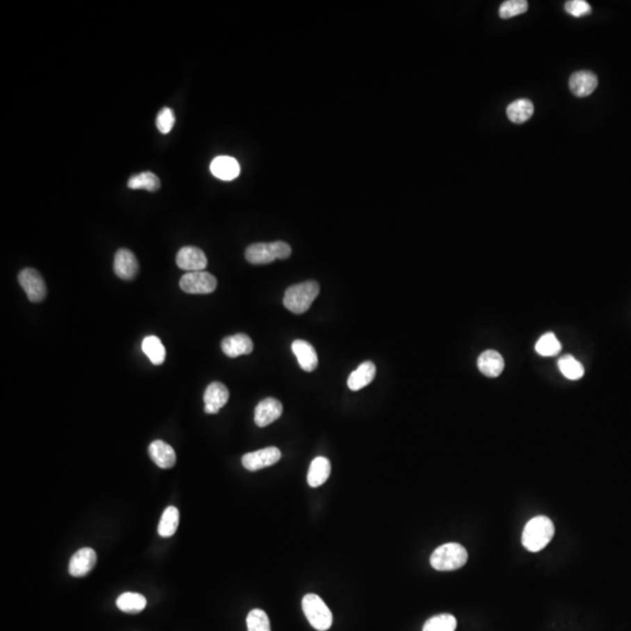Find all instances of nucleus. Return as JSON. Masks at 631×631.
Returning <instances> with one entry per match:
<instances>
[{
	"instance_id": "obj_1",
	"label": "nucleus",
	"mask_w": 631,
	"mask_h": 631,
	"mask_svg": "<svg viewBox=\"0 0 631 631\" xmlns=\"http://www.w3.org/2000/svg\"><path fill=\"white\" fill-rule=\"evenodd\" d=\"M554 524L545 516L531 519L522 531V546L529 552L544 550L554 536Z\"/></svg>"
},
{
	"instance_id": "obj_2",
	"label": "nucleus",
	"mask_w": 631,
	"mask_h": 631,
	"mask_svg": "<svg viewBox=\"0 0 631 631\" xmlns=\"http://www.w3.org/2000/svg\"><path fill=\"white\" fill-rule=\"evenodd\" d=\"M319 294V285L316 281L303 282L299 285H291L287 289L283 304L292 314H304L309 310L311 304L317 298Z\"/></svg>"
},
{
	"instance_id": "obj_3",
	"label": "nucleus",
	"mask_w": 631,
	"mask_h": 631,
	"mask_svg": "<svg viewBox=\"0 0 631 631\" xmlns=\"http://www.w3.org/2000/svg\"><path fill=\"white\" fill-rule=\"evenodd\" d=\"M467 561V550L457 543L442 545L435 550L431 557V567L441 572L460 569Z\"/></svg>"
},
{
	"instance_id": "obj_4",
	"label": "nucleus",
	"mask_w": 631,
	"mask_h": 631,
	"mask_svg": "<svg viewBox=\"0 0 631 631\" xmlns=\"http://www.w3.org/2000/svg\"><path fill=\"white\" fill-rule=\"evenodd\" d=\"M291 255V247L283 241L254 243L246 249V259L252 264H268L275 259H287Z\"/></svg>"
},
{
	"instance_id": "obj_5",
	"label": "nucleus",
	"mask_w": 631,
	"mask_h": 631,
	"mask_svg": "<svg viewBox=\"0 0 631 631\" xmlns=\"http://www.w3.org/2000/svg\"><path fill=\"white\" fill-rule=\"evenodd\" d=\"M302 608L311 627L316 630L326 631L333 625V613L318 595H305L302 600Z\"/></svg>"
},
{
	"instance_id": "obj_6",
	"label": "nucleus",
	"mask_w": 631,
	"mask_h": 631,
	"mask_svg": "<svg viewBox=\"0 0 631 631\" xmlns=\"http://www.w3.org/2000/svg\"><path fill=\"white\" fill-rule=\"evenodd\" d=\"M180 289L192 295H206L214 291L218 285L216 278L207 271H192L184 275L179 282Z\"/></svg>"
},
{
	"instance_id": "obj_7",
	"label": "nucleus",
	"mask_w": 631,
	"mask_h": 631,
	"mask_svg": "<svg viewBox=\"0 0 631 631\" xmlns=\"http://www.w3.org/2000/svg\"><path fill=\"white\" fill-rule=\"evenodd\" d=\"M19 285L32 303H40L47 294L44 278L33 268H25L18 275Z\"/></svg>"
},
{
	"instance_id": "obj_8",
	"label": "nucleus",
	"mask_w": 631,
	"mask_h": 631,
	"mask_svg": "<svg viewBox=\"0 0 631 631\" xmlns=\"http://www.w3.org/2000/svg\"><path fill=\"white\" fill-rule=\"evenodd\" d=\"M281 458V452L276 447H268L257 452L246 454L242 457V465L249 471H257L271 467Z\"/></svg>"
},
{
	"instance_id": "obj_9",
	"label": "nucleus",
	"mask_w": 631,
	"mask_h": 631,
	"mask_svg": "<svg viewBox=\"0 0 631 631\" xmlns=\"http://www.w3.org/2000/svg\"><path fill=\"white\" fill-rule=\"evenodd\" d=\"M177 266L186 271H204L207 266V257L200 248L197 247H183L179 250L175 257Z\"/></svg>"
},
{
	"instance_id": "obj_10",
	"label": "nucleus",
	"mask_w": 631,
	"mask_h": 631,
	"mask_svg": "<svg viewBox=\"0 0 631 631\" xmlns=\"http://www.w3.org/2000/svg\"><path fill=\"white\" fill-rule=\"evenodd\" d=\"M139 264L135 254L127 248L117 250L113 259V271L118 278L130 281L138 274Z\"/></svg>"
},
{
	"instance_id": "obj_11",
	"label": "nucleus",
	"mask_w": 631,
	"mask_h": 631,
	"mask_svg": "<svg viewBox=\"0 0 631 631\" xmlns=\"http://www.w3.org/2000/svg\"><path fill=\"white\" fill-rule=\"evenodd\" d=\"M96 561H97V555L93 548H81L70 559L68 570L72 577H86L95 567Z\"/></svg>"
},
{
	"instance_id": "obj_12",
	"label": "nucleus",
	"mask_w": 631,
	"mask_h": 631,
	"mask_svg": "<svg viewBox=\"0 0 631 631\" xmlns=\"http://www.w3.org/2000/svg\"><path fill=\"white\" fill-rule=\"evenodd\" d=\"M230 399V390L223 383H209L207 388L205 390L204 402L205 412L207 414H216L220 412V409L226 405Z\"/></svg>"
},
{
	"instance_id": "obj_13",
	"label": "nucleus",
	"mask_w": 631,
	"mask_h": 631,
	"mask_svg": "<svg viewBox=\"0 0 631 631\" xmlns=\"http://www.w3.org/2000/svg\"><path fill=\"white\" fill-rule=\"evenodd\" d=\"M598 77L589 70H579L569 77V89L577 97H587L598 88Z\"/></svg>"
},
{
	"instance_id": "obj_14",
	"label": "nucleus",
	"mask_w": 631,
	"mask_h": 631,
	"mask_svg": "<svg viewBox=\"0 0 631 631\" xmlns=\"http://www.w3.org/2000/svg\"><path fill=\"white\" fill-rule=\"evenodd\" d=\"M283 413L281 402L274 398H266L255 408V424L257 427H266L280 419Z\"/></svg>"
},
{
	"instance_id": "obj_15",
	"label": "nucleus",
	"mask_w": 631,
	"mask_h": 631,
	"mask_svg": "<svg viewBox=\"0 0 631 631\" xmlns=\"http://www.w3.org/2000/svg\"><path fill=\"white\" fill-rule=\"evenodd\" d=\"M291 350L298 360L301 369L305 372H312L317 369V352L310 343L305 340H295L291 345Z\"/></svg>"
},
{
	"instance_id": "obj_16",
	"label": "nucleus",
	"mask_w": 631,
	"mask_h": 631,
	"mask_svg": "<svg viewBox=\"0 0 631 631\" xmlns=\"http://www.w3.org/2000/svg\"><path fill=\"white\" fill-rule=\"evenodd\" d=\"M209 168L214 177L221 179V180H226V182H230V180L237 178L241 171L239 161L230 156H219V157L214 158Z\"/></svg>"
},
{
	"instance_id": "obj_17",
	"label": "nucleus",
	"mask_w": 631,
	"mask_h": 631,
	"mask_svg": "<svg viewBox=\"0 0 631 631\" xmlns=\"http://www.w3.org/2000/svg\"><path fill=\"white\" fill-rule=\"evenodd\" d=\"M221 349L227 357L237 358L243 354L252 353L254 345L247 335L237 333L234 336L226 337L221 342Z\"/></svg>"
},
{
	"instance_id": "obj_18",
	"label": "nucleus",
	"mask_w": 631,
	"mask_h": 631,
	"mask_svg": "<svg viewBox=\"0 0 631 631\" xmlns=\"http://www.w3.org/2000/svg\"><path fill=\"white\" fill-rule=\"evenodd\" d=\"M149 455L151 460L161 469H171L175 467V450L166 442L161 440L152 442L149 447Z\"/></svg>"
},
{
	"instance_id": "obj_19",
	"label": "nucleus",
	"mask_w": 631,
	"mask_h": 631,
	"mask_svg": "<svg viewBox=\"0 0 631 631\" xmlns=\"http://www.w3.org/2000/svg\"><path fill=\"white\" fill-rule=\"evenodd\" d=\"M478 369L489 378H497L502 374L505 367V362L500 352L493 350H488L483 352L477 362Z\"/></svg>"
},
{
	"instance_id": "obj_20",
	"label": "nucleus",
	"mask_w": 631,
	"mask_h": 631,
	"mask_svg": "<svg viewBox=\"0 0 631 631\" xmlns=\"http://www.w3.org/2000/svg\"><path fill=\"white\" fill-rule=\"evenodd\" d=\"M376 373V365L372 362H362L356 371L351 373L347 379V386L351 390H362L372 383Z\"/></svg>"
},
{
	"instance_id": "obj_21",
	"label": "nucleus",
	"mask_w": 631,
	"mask_h": 631,
	"mask_svg": "<svg viewBox=\"0 0 631 631\" xmlns=\"http://www.w3.org/2000/svg\"><path fill=\"white\" fill-rule=\"evenodd\" d=\"M331 474V463L326 457H316L307 471V483L311 488H318L328 481Z\"/></svg>"
},
{
	"instance_id": "obj_22",
	"label": "nucleus",
	"mask_w": 631,
	"mask_h": 631,
	"mask_svg": "<svg viewBox=\"0 0 631 631\" xmlns=\"http://www.w3.org/2000/svg\"><path fill=\"white\" fill-rule=\"evenodd\" d=\"M534 113V106L532 101L527 99H519L515 102L511 103L510 106L506 108V115L512 123L516 125H522Z\"/></svg>"
},
{
	"instance_id": "obj_23",
	"label": "nucleus",
	"mask_w": 631,
	"mask_h": 631,
	"mask_svg": "<svg viewBox=\"0 0 631 631\" xmlns=\"http://www.w3.org/2000/svg\"><path fill=\"white\" fill-rule=\"evenodd\" d=\"M117 608L127 614H139L145 609L146 598L138 593H125L117 598Z\"/></svg>"
},
{
	"instance_id": "obj_24",
	"label": "nucleus",
	"mask_w": 631,
	"mask_h": 631,
	"mask_svg": "<svg viewBox=\"0 0 631 631\" xmlns=\"http://www.w3.org/2000/svg\"><path fill=\"white\" fill-rule=\"evenodd\" d=\"M143 352L147 356L154 365H161L165 362L166 351L161 340L156 336H147L143 340Z\"/></svg>"
},
{
	"instance_id": "obj_25",
	"label": "nucleus",
	"mask_w": 631,
	"mask_h": 631,
	"mask_svg": "<svg viewBox=\"0 0 631 631\" xmlns=\"http://www.w3.org/2000/svg\"><path fill=\"white\" fill-rule=\"evenodd\" d=\"M129 189L131 190H145L149 192H156L161 187V180L152 172H142L138 175H132L129 179Z\"/></svg>"
},
{
	"instance_id": "obj_26",
	"label": "nucleus",
	"mask_w": 631,
	"mask_h": 631,
	"mask_svg": "<svg viewBox=\"0 0 631 631\" xmlns=\"http://www.w3.org/2000/svg\"><path fill=\"white\" fill-rule=\"evenodd\" d=\"M179 525V511L177 507L168 506L161 515V522L158 525L159 536L170 538L175 534Z\"/></svg>"
},
{
	"instance_id": "obj_27",
	"label": "nucleus",
	"mask_w": 631,
	"mask_h": 631,
	"mask_svg": "<svg viewBox=\"0 0 631 631\" xmlns=\"http://www.w3.org/2000/svg\"><path fill=\"white\" fill-rule=\"evenodd\" d=\"M456 627L457 621L455 616L450 614H441L429 618L424 623L422 631H455Z\"/></svg>"
},
{
	"instance_id": "obj_28",
	"label": "nucleus",
	"mask_w": 631,
	"mask_h": 631,
	"mask_svg": "<svg viewBox=\"0 0 631 631\" xmlns=\"http://www.w3.org/2000/svg\"><path fill=\"white\" fill-rule=\"evenodd\" d=\"M558 365L562 374H564L567 379L579 380L584 376V366L581 365V362H577L575 358L569 356V354L564 356V357L559 360Z\"/></svg>"
},
{
	"instance_id": "obj_29",
	"label": "nucleus",
	"mask_w": 631,
	"mask_h": 631,
	"mask_svg": "<svg viewBox=\"0 0 631 631\" xmlns=\"http://www.w3.org/2000/svg\"><path fill=\"white\" fill-rule=\"evenodd\" d=\"M536 351L540 356L552 357V356H557L561 351V344L555 337L554 333H545L544 336L541 337L536 344Z\"/></svg>"
},
{
	"instance_id": "obj_30",
	"label": "nucleus",
	"mask_w": 631,
	"mask_h": 631,
	"mask_svg": "<svg viewBox=\"0 0 631 631\" xmlns=\"http://www.w3.org/2000/svg\"><path fill=\"white\" fill-rule=\"evenodd\" d=\"M527 10H529V3L526 0H507L500 5V18L510 19L516 15L525 13Z\"/></svg>"
},
{
	"instance_id": "obj_31",
	"label": "nucleus",
	"mask_w": 631,
	"mask_h": 631,
	"mask_svg": "<svg viewBox=\"0 0 631 631\" xmlns=\"http://www.w3.org/2000/svg\"><path fill=\"white\" fill-rule=\"evenodd\" d=\"M248 631H271L269 617L262 609H253L247 616Z\"/></svg>"
},
{
	"instance_id": "obj_32",
	"label": "nucleus",
	"mask_w": 631,
	"mask_h": 631,
	"mask_svg": "<svg viewBox=\"0 0 631 631\" xmlns=\"http://www.w3.org/2000/svg\"><path fill=\"white\" fill-rule=\"evenodd\" d=\"M175 113L172 111L170 108L165 106L163 109L159 111L158 113L157 120H156V125H157V128L161 134H168L171 131L173 125H175Z\"/></svg>"
},
{
	"instance_id": "obj_33",
	"label": "nucleus",
	"mask_w": 631,
	"mask_h": 631,
	"mask_svg": "<svg viewBox=\"0 0 631 631\" xmlns=\"http://www.w3.org/2000/svg\"><path fill=\"white\" fill-rule=\"evenodd\" d=\"M565 10L568 15L573 17H584L589 15L591 12V5L588 4L584 0H570L567 1L565 5Z\"/></svg>"
}]
</instances>
